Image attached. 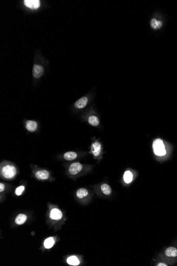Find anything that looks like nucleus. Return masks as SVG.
Wrapping results in <instances>:
<instances>
[{
	"mask_svg": "<svg viewBox=\"0 0 177 266\" xmlns=\"http://www.w3.org/2000/svg\"><path fill=\"white\" fill-rule=\"evenodd\" d=\"M166 255L170 257H175L177 256V249L176 247H168L165 252Z\"/></svg>",
	"mask_w": 177,
	"mask_h": 266,
	"instance_id": "obj_13",
	"label": "nucleus"
},
{
	"mask_svg": "<svg viewBox=\"0 0 177 266\" xmlns=\"http://www.w3.org/2000/svg\"><path fill=\"white\" fill-rule=\"evenodd\" d=\"M67 262L68 264L72 266H78L80 264L79 260L76 256L70 257L67 259Z\"/></svg>",
	"mask_w": 177,
	"mask_h": 266,
	"instance_id": "obj_18",
	"label": "nucleus"
},
{
	"mask_svg": "<svg viewBox=\"0 0 177 266\" xmlns=\"http://www.w3.org/2000/svg\"><path fill=\"white\" fill-rule=\"evenodd\" d=\"M101 190L104 195H108L111 193V189L109 185L107 184H102L101 185Z\"/></svg>",
	"mask_w": 177,
	"mask_h": 266,
	"instance_id": "obj_17",
	"label": "nucleus"
},
{
	"mask_svg": "<svg viewBox=\"0 0 177 266\" xmlns=\"http://www.w3.org/2000/svg\"><path fill=\"white\" fill-rule=\"evenodd\" d=\"M26 215L25 214H20L15 218V223L18 225H22L26 222Z\"/></svg>",
	"mask_w": 177,
	"mask_h": 266,
	"instance_id": "obj_14",
	"label": "nucleus"
},
{
	"mask_svg": "<svg viewBox=\"0 0 177 266\" xmlns=\"http://www.w3.org/2000/svg\"><path fill=\"white\" fill-rule=\"evenodd\" d=\"M35 176L38 180H47L49 178V173L47 171L40 170L36 172Z\"/></svg>",
	"mask_w": 177,
	"mask_h": 266,
	"instance_id": "obj_8",
	"label": "nucleus"
},
{
	"mask_svg": "<svg viewBox=\"0 0 177 266\" xmlns=\"http://www.w3.org/2000/svg\"><path fill=\"white\" fill-rule=\"evenodd\" d=\"M78 155L76 152L68 151L64 154V158L66 161H73L77 158Z\"/></svg>",
	"mask_w": 177,
	"mask_h": 266,
	"instance_id": "obj_12",
	"label": "nucleus"
},
{
	"mask_svg": "<svg viewBox=\"0 0 177 266\" xmlns=\"http://www.w3.org/2000/svg\"><path fill=\"white\" fill-rule=\"evenodd\" d=\"M55 243L53 237H49L44 242V246L46 249H50L53 247Z\"/></svg>",
	"mask_w": 177,
	"mask_h": 266,
	"instance_id": "obj_20",
	"label": "nucleus"
},
{
	"mask_svg": "<svg viewBox=\"0 0 177 266\" xmlns=\"http://www.w3.org/2000/svg\"><path fill=\"white\" fill-rule=\"evenodd\" d=\"M44 72V69L40 65H34L32 69V74L34 78H39L43 75Z\"/></svg>",
	"mask_w": 177,
	"mask_h": 266,
	"instance_id": "obj_4",
	"label": "nucleus"
},
{
	"mask_svg": "<svg viewBox=\"0 0 177 266\" xmlns=\"http://www.w3.org/2000/svg\"><path fill=\"white\" fill-rule=\"evenodd\" d=\"M89 194V192L85 188H80L76 191V196L80 199L83 198Z\"/></svg>",
	"mask_w": 177,
	"mask_h": 266,
	"instance_id": "obj_16",
	"label": "nucleus"
},
{
	"mask_svg": "<svg viewBox=\"0 0 177 266\" xmlns=\"http://www.w3.org/2000/svg\"><path fill=\"white\" fill-rule=\"evenodd\" d=\"M88 102V99L87 97H82L80 98L75 103V107L79 109H83L87 106Z\"/></svg>",
	"mask_w": 177,
	"mask_h": 266,
	"instance_id": "obj_9",
	"label": "nucleus"
},
{
	"mask_svg": "<svg viewBox=\"0 0 177 266\" xmlns=\"http://www.w3.org/2000/svg\"><path fill=\"white\" fill-rule=\"evenodd\" d=\"M88 122L93 127H97L99 124L100 121L98 117L94 115H91L88 118Z\"/></svg>",
	"mask_w": 177,
	"mask_h": 266,
	"instance_id": "obj_15",
	"label": "nucleus"
},
{
	"mask_svg": "<svg viewBox=\"0 0 177 266\" xmlns=\"http://www.w3.org/2000/svg\"><path fill=\"white\" fill-rule=\"evenodd\" d=\"M4 188H5V187H4V184L2 183L0 184V192H1L4 191Z\"/></svg>",
	"mask_w": 177,
	"mask_h": 266,
	"instance_id": "obj_22",
	"label": "nucleus"
},
{
	"mask_svg": "<svg viewBox=\"0 0 177 266\" xmlns=\"http://www.w3.org/2000/svg\"><path fill=\"white\" fill-rule=\"evenodd\" d=\"M26 127L28 131L34 132L36 130L37 128V123L32 120L27 121L26 124Z\"/></svg>",
	"mask_w": 177,
	"mask_h": 266,
	"instance_id": "obj_10",
	"label": "nucleus"
},
{
	"mask_svg": "<svg viewBox=\"0 0 177 266\" xmlns=\"http://www.w3.org/2000/svg\"><path fill=\"white\" fill-rule=\"evenodd\" d=\"M157 266H168V265H166V264H165V263H162V262H160V263H158V265H157Z\"/></svg>",
	"mask_w": 177,
	"mask_h": 266,
	"instance_id": "obj_23",
	"label": "nucleus"
},
{
	"mask_svg": "<svg viewBox=\"0 0 177 266\" xmlns=\"http://www.w3.org/2000/svg\"><path fill=\"white\" fill-rule=\"evenodd\" d=\"M25 190V187L24 186H20L18 187H17L15 190V193L16 195H20L22 194L23 191Z\"/></svg>",
	"mask_w": 177,
	"mask_h": 266,
	"instance_id": "obj_21",
	"label": "nucleus"
},
{
	"mask_svg": "<svg viewBox=\"0 0 177 266\" xmlns=\"http://www.w3.org/2000/svg\"><path fill=\"white\" fill-rule=\"evenodd\" d=\"M82 165L80 163H74L70 166L68 168L69 173L73 175L77 174L82 170Z\"/></svg>",
	"mask_w": 177,
	"mask_h": 266,
	"instance_id": "obj_3",
	"label": "nucleus"
},
{
	"mask_svg": "<svg viewBox=\"0 0 177 266\" xmlns=\"http://www.w3.org/2000/svg\"><path fill=\"white\" fill-rule=\"evenodd\" d=\"M49 217L53 220L58 221V220H60L62 217H63V214L60 210H59L58 209L55 208L51 210L50 213Z\"/></svg>",
	"mask_w": 177,
	"mask_h": 266,
	"instance_id": "obj_7",
	"label": "nucleus"
},
{
	"mask_svg": "<svg viewBox=\"0 0 177 266\" xmlns=\"http://www.w3.org/2000/svg\"><path fill=\"white\" fill-rule=\"evenodd\" d=\"M24 4L27 8L37 9L40 7V3L39 0H25L24 1Z\"/></svg>",
	"mask_w": 177,
	"mask_h": 266,
	"instance_id": "obj_5",
	"label": "nucleus"
},
{
	"mask_svg": "<svg viewBox=\"0 0 177 266\" xmlns=\"http://www.w3.org/2000/svg\"><path fill=\"white\" fill-rule=\"evenodd\" d=\"M17 173L15 167L10 165H6L2 169V174L5 178L11 179L14 177Z\"/></svg>",
	"mask_w": 177,
	"mask_h": 266,
	"instance_id": "obj_2",
	"label": "nucleus"
},
{
	"mask_svg": "<svg viewBox=\"0 0 177 266\" xmlns=\"http://www.w3.org/2000/svg\"><path fill=\"white\" fill-rule=\"evenodd\" d=\"M150 25L153 29H158L162 27L163 23L161 21L158 20L157 19L153 18L150 21Z\"/></svg>",
	"mask_w": 177,
	"mask_h": 266,
	"instance_id": "obj_11",
	"label": "nucleus"
},
{
	"mask_svg": "<svg viewBox=\"0 0 177 266\" xmlns=\"http://www.w3.org/2000/svg\"><path fill=\"white\" fill-rule=\"evenodd\" d=\"M91 151L94 156H98L101 151V143L98 141H95L91 145Z\"/></svg>",
	"mask_w": 177,
	"mask_h": 266,
	"instance_id": "obj_6",
	"label": "nucleus"
},
{
	"mask_svg": "<svg viewBox=\"0 0 177 266\" xmlns=\"http://www.w3.org/2000/svg\"><path fill=\"white\" fill-rule=\"evenodd\" d=\"M133 175L131 171H127L125 172L124 175V180L125 183H131L133 180Z\"/></svg>",
	"mask_w": 177,
	"mask_h": 266,
	"instance_id": "obj_19",
	"label": "nucleus"
},
{
	"mask_svg": "<svg viewBox=\"0 0 177 266\" xmlns=\"http://www.w3.org/2000/svg\"><path fill=\"white\" fill-rule=\"evenodd\" d=\"M153 149L156 155L162 156L166 154L165 146L163 142L161 139H156L155 140L153 143Z\"/></svg>",
	"mask_w": 177,
	"mask_h": 266,
	"instance_id": "obj_1",
	"label": "nucleus"
}]
</instances>
